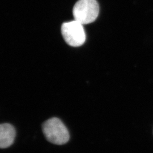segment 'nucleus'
Wrapping results in <instances>:
<instances>
[{"label":"nucleus","instance_id":"nucleus-1","mask_svg":"<svg viewBox=\"0 0 153 153\" xmlns=\"http://www.w3.org/2000/svg\"><path fill=\"white\" fill-rule=\"evenodd\" d=\"M99 13V6L97 0H78L73 9L74 20L83 25L94 22Z\"/></svg>","mask_w":153,"mask_h":153},{"label":"nucleus","instance_id":"nucleus-2","mask_svg":"<svg viewBox=\"0 0 153 153\" xmlns=\"http://www.w3.org/2000/svg\"><path fill=\"white\" fill-rule=\"evenodd\" d=\"M43 131L47 140L53 144L63 145L69 140L68 129L63 123L56 117L51 118L44 123Z\"/></svg>","mask_w":153,"mask_h":153},{"label":"nucleus","instance_id":"nucleus-3","mask_svg":"<svg viewBox=\"0 0 153 153\" xmlns=\"http://www.w3.org/2000/svg\"><path fill=\"white\" fill-rule=\"evenodd\" d=\"M61 33L66 43L71 47L81 46L86 41L83 25L75 20L64 23L61 26Z\"/></svg>","mask_w":153,"mask_h":153},{"label":"nucleus","instance_id":"nucleus-4","mask_svg":"<svg viewBox=\"0 0 153 153\" xmlns=\"http://www.w3.org/2000/svg\"><path fill=\"white\" fill-rule=\"evenodd\" d=\"M16 137L14 126L10 124H0V148H7L11 146Z\"/></svg>","mask_w":153,"mask_h":153}]
</instances>
